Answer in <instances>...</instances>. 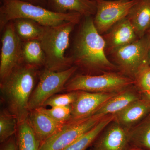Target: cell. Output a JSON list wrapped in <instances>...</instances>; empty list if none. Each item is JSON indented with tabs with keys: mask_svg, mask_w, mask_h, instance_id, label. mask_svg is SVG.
I'll return each instance as SVG.
<instances>
[{
	"mask_svg": "<svg viewBox=\"0 0 150 150\" xmlns=\"http://www.w3.org/2000/svg\"><path fill=\"white\" fill-rule=\"evenodd\" d=\"M105 49V41L95 27L93 18L85 17L75 38L70 56L73 65L87 74L116 72L118 69L108 58Z\"/></svg>",
	"mask_w": 150,
	"mask_h": 150,
	"instance_id": "cell-1",
	"label": "cell"
},
{
	"mask_svg": "<svg viewBox=\"0 0 150 150\" xmlns=\"http://www.w3.org/2000/svg\"><path fill=\"white\" fill-rule=\"evenodd\" d=\"M38 68L23 63L1 81L0 88L7 110L18 124L28 118V103L34 89Z\"/></svg>",
	"mask_w": 150,
	"mask_h": 150,
	"instance_id": "cell-2",
	"label": "cell"
},
{
	"mask_svg": "<svg viewBox=\"0 0 150 150\" xmlns=\"http://www.w3.org/2000/svg\"><path fill=\"white\" fill-rule=\"evenodd\" d=\"M0 8V28L3 30L9 22L18 18L31 20L45 27L69 22L79 23L82 16L76 12L60 13L21 0H2Z\"/></svg>",
	"mask_w": 150,
	"mask_h": 150,
	"instance_id": "cell-3",
	"label": "cell"
},
{
	"mask_svg": "<svg viewBox=\"0 0 150 150\" xmlns=\"http://www.w3.org/2000/svg\"><path fill=\"white\" fill-rule=\"evenodd\" d=\"M77 23L69 22L56 26L45 27L39 40L46 56L45 68L51 71H62L73 66L71 57H66L69 45L71 33Z\"/></svg>",
	"mask_w": 150,
	"mask_h": 150,
	"instance_id": "cell-4",
	"label": "cell"
},
{
	"mask_svg": "<svg viewBox=\"0 0 150 150\" xmlns=\"http://www.w3.org/2000/svg\"><path fill=\"white\" fill-rule=\"evenodd\" d=\"M135 81L120 72H110L98 75L77 74L73 76L65 85L67 92L85 91L108 93L121 91L132 85Z\"/></svg>",
	"mask_w": 150,
	"mask_h": 150,
	"instance_id": "cell-5",
	"label": "cell"
},
{
	"mask_svg": "<svg viewBox=\"0 0 150 150\" xmlns=\"http://www.w3.org/2000/svg\"><path fill=\"white\" fill-rule=\"evenodd\" d=\"M109 54L119 72L134 80L142 71L150 66L147 35Z\"/></svg>",
	"mask_w": 150,
	"mask_h": 150,
	"instance_id": "cell-6",
	"label": "cell"
},
{
	"mask_svg": "<svg viewBox=\"0 0 150 150\" xmlns=\"http://www.w3.org/2000/svg\"><path fill=\"white\" fill-rule=\"evenodd\" d=\"M78 69V67L75 66L67 70L58 71L45 68L40 74L39 82L30 98L28 103L30 112L42 107L48 98L64 91L65 85Z\"/></svg>",
	"mask_w": 150,
	"mask_h": 150,
	"instance_id": "cell-7",
	"label": "cell"
},
{
	"mask_svg": "<svg viewBox=\"0 0 150 150\" xmlns=\"http://www.w3.org/2000/svg\"><path fill=\"white\" fill-rule=\"evenodd\" d=\"M105 116L94 115L82 120L69 121L54 135L41 143L38 150H64Z\"/></svg>",
	"mask_w": 150,
	"mask_h": 150,
	"instance_id": "cell-8",
	"label": "cell"
},
{
	"mask_svg": "<svg viewBox=\"0 0 150 150\" xmlns=\"http://www.w3.org/2000/svg\"><path fill=\"white\" fill-rule=\"evenodd\" d=\"M0 59L1 81L23 63V41L17 34L13 22H9L3 29Z\"/></svg>",
	"mask_w": 150,
	"mask_h": 150,
	"instance_id": "cell-9",
	"label": "cell"
},
{
	"mask_svg": "<svg viewBox=\"0 0 150 150\" xmlns=\"http://www.w3.org/2000/svg\"><path fill=\"white\" fill-rule=\"evenodd\" d=\"M96 11L93 18L95 27L103 35L119 21L127 17L138 0H96Z\"/></svg>",
	"mask_w": 150,
	"mask_h": 150,
	"instance_id": "cell-10",
	"label": "cell"
},
{
	"mask_svg": "<svg viewBox=\"0 0 150 150\" xmlns=\"http://www.w3.org/2000/svg\"><path fill=\"white\" fill-rule=\"evenodd\" d=\"M119 92L93 93L78 91L76 99L71 105V121L82 120L94 115L105 103Z\"/></svg>",
	"mask_w": 150,
	"mask_h": 150,
	"instance_id": "cell-11",
	"label": "cell"
},
{
	"mask_svg": "<svg viewBox=\"0 0 150 150\" xmlns=\"http://www.w3.org/2000/svg\"><path fill=\"white\" fill-rule=\"evenodd\" d=\"M129 131L113 120L99 134L88 150H126Z\"/></svg>",
	"mask_w": 150,
	"mask_h": 150,
	"instance_id": "cell-12",
	"label": "cell"
},
{
	"mask_svg": "<svg viewBox=\"0 0 150 150\" xmlns=\"http://www.w3.org/2000/svg\"><path fill=\"white\" fill-rule=\"evenodd\" d=\"M102 36L106 44V53L109 54L139 38L127 17L115 23Z\"/></svg>",
	"mask_w": 150,
	"mask_h": 150,
	"instance_id": "cell-13",
	"label": "cell"
},
{
	"mask_svg": "<svg viewBox=\"0 0 150 150\" xmlns=\"http://www.w3.org/2000/svg\"><path fill=\"white\" fill-rule=\"evenodd\" d=\"M28 120L40 144L59 131L64 124L56 121L38 108L30 111Z\"/></svg>",
	"mask_w": 150,
	"mask_h": 150,
	"instance_id": "cell-14",
	"label": "cell"
},
{
	"mask_svg": "<svg viewBox=\"0 0 150 150\" xmlns=\"http://www.w3.org/2000/svg\"><path fill=\"white\" fill-rule=\"evenodd\" d=\"M141 98L140 92L135 85L119 91L99 108L94 115H115L129 105Z\"/></svg>",
	"mask_w": 150,
	"mask_h": 150,
	"instance_id": "cell-15",
	"label": "cell"
},
{
	"mask_svg": "<svg viewBox=\"0 0 150 150\" xmlns=\"http://www.w3.org/2000/svg\"><path fill=\"white\" fill-rule=\"evenodd\" d=\"M150 112V105L141 98L114 115L113 120L129 131Z\"/></svg>",
	"mask_w": 150,
	"mask_h": 150,
	"instance_id": "cell-16",
	"label": "cell"
},
{
	"mask_svg": "<svg viewBox=\"0 0 150 150\" xmlns=\"http://www.w3.org/2000/svg\"><path fill=\"white\" fill-rule=\"evenodd\" d=\"M48 9L60 13L76 12L82 16L95 15L96 0H48Z\"/></svg>",
	"mask_w": 150,
	"mask_h": 150,
	"instance_id": "cell-17",
	"label": "cell"
},
{
	"mask_svg": "<svg viewBox=\"0 0 150 150\" xmlns=\"http://www.w3.org/2000/svg\"><path fill=\"white\" fill-rule=\"evenodd\" d=\"M127 17L138 38L144 37L150 30V0H138Z\"/></svg>",
	"mask_w": 150,
	"mask_h": 150,
	"instance_id": "cell-18",
	"label": "cell"
},
{
	"mask_svg": "<svg viewBox=\"0 0 150 150\" xmlns=\"http://www.w3.org/2000/svg\"><path fill=\"white\" fill-rule=\"evenodd\" d=\"M129 145L150 150V112L129 131Z\"/></svg>",
	"mask_w": 150,
	"mask_h": 150,
	"instance_id": "cell-19",
	"label": "cell"
},
{
	"mask_svg": "<svg viewBox=\"0 0 150 150\" xmlns=\"http://www.w3.org/2000/svg\"><path fill=\"white\" fill-rule=\"evenodd\" d=\"M114 115H106L93 128L64 150H87L101 131L114 120Z\"/></svg>",
	"mask_w": 150,
	"mask_h": 150,
	"instance_id": "cell-20",
	"label": "cell"
},
{
	"mask_svg": "<svg viewBox=\"0 0 150 150\" xmlns=\"http://www.w3.org/2000/svg\"><path fill=\"white\" fill-rule=\"evenodd\" d=\"M22 57L25 64L38 68L46 64V56L39 40L23 42Z\"/></svg>",
	"mask_w": 150,
	"mask_h": 150,
	"instance_id": "cell-21",
	"label": "cell"
},
{
	"mask_svg": "<svg viewBox=\"0 0 150 150\" xmlns=\"http://www.w3.org/2000/svg\"><path fill=\"white\" fill-rule=\"evenodd\" d=\"M17 34L23 42L39 40L44 26L31 20L18 18L12 21Z\"/></svg>",
	"mask_w": 150,
	"mask_h": 150,
	"instance_id": "cell-22",
	"label": "cell"
},
{
	"mask_svg": "<svg viewBox=\"0 0 150 150\" xmlns=\"http://www.w3.org/2000/svg\"><path fill=\"white\" fill-rule=\"evenodd\" d=\"M17 142L18 150H38L40 142L35 137L28 120L18 124Z\"/></svg>",
	"mask_w": 150,
	"mask_h": 150,
	"instance_id": "cell-23",
	"label": "cell"
},
{
	"mask_svg": "<svg viewBox=\"0 0 150 150\" xmlns=\"http://www.w3.org/2000/svg\"><path fill=\"white\" fill-rule=\"evenodd\" d=\"M18 122L16 118L8 110H1L0 113V142L3 143L17 132Z\"/></svg>",
	"mask_w": 150,
	"mask_h": 150,
	"instance_id": "cell-24",
	"label": "cell"
},
{
	"mask_svg": "<svg viewBox=\"0 0 150 150\" xmlns=\"http://www.w3.org/2000/svg\"><path fill=\"white\" fill-rule=\"evenodd\" d=\"M38 108L56 121L63 124L71 121V105L57 106L51 108H46L42 106Z\"/></svg>",
	"mask_w": 150,
	"mask_h": 150,
	"instance_id": "cell-25",
	"label": "cell"
},
{
	"mask_svg": "<svg viewBox=\"0 0 150 150\" xmlns=\"http://www.w3.org/2000/svg\"><path fill=\"white\" fill-rule=\"evenodd\" d=\"M78 91L68 92L67 93L54 95L48 98L43 104V107L46 106L51 107L66 106L71 105L75 102Z\"/></svg>",
	"mask_w": 150,
	"mask_h": 150,
	"instance_id": "cell-26",
	"label": "cell"
},
{
	"mask_svg": "<svg viewBox=\"0 0 150 150\" xmlns=\"http://www.w3.org/2000/svg\"><path fill=\"white\" fill-rule=\"evenodd\" d=\"M134 81V85L140 92L150 90V66L142 71Z\"/></svg>",
	"mask_w": 150,
	"mask_h": 150,
	"instance_id": "cell-27",
	"label": "cell"
},
{
	"mask_svg": "<svg viewBox=\"0 0 150 150\" xmlns=\"http://www.w3.org/2000/svg\"><path fill=\"white\" fill-rule=\"evenodd\" d=\"M5 142L1 150H18L17 139L11 137Z\"/></svg>",
	"mask_w": 150,
	"mask_h": 150,
	"instance_id": "cell-28",
	"label": "cell"
},
{
	"mask_svg": "<svg viewBox=\"0 0 150 150\" xmlns=\"http://www.w3.org/2000/svg\"><path fill=\"white\" fill-rule=\"evenodd\" d=\"M46 8L48 6V0H21Z\"/></svg>",
	"mask_w": 150,
	"mask_h": 150,
	"instance_id": "cell-29",
	"label": "cell"
},
{
	"mask_svg": "<svg viewBox=\"0 0 150 150\" xmlns=\"http://www.w3.org/2000/svg\"><path fill=\"white\" fill-rule=\"evenodd\" d=\"M140 93L141 98L148 103L150 105V90Z\"/></svg>",
	"mask_w": 150,
	"mask_h": 150,
	"instance_id": "cell-30",
	"label": "cell"
},
{
	"mask_svg": "<svg viewBox=\"0 0 150 150\" xmlns=\"http://www.w3.org/2000/svg\"><path fill=\"white\" fill-rule=\"evenodd\" d=\"M126 150H143L142 149H140L137 147L134 146H131V145H129L127 149Z\"/></svg>",
	"mask_w": 150,
	"mask_h": 150,
	"instance_id": "cell-31",
	"label": "cell"
},
{
	"mask_svg": "<svg viewBox=\"0 0 150 150\" xmlns=\"http://www.w3.org/2000/svg\"><path fill=\"white\" fill-rule=\"evenodd\" d=\"M149 39V58L150 59V30L146 33Z\"/></svg>",
	"mask_w": 150,
	"mask_h": 150,
	"instance_id": "cell-32",
	"label": "cell"
}]
</instances>
